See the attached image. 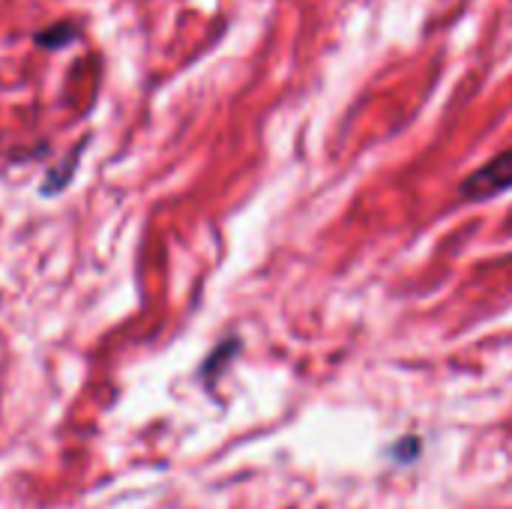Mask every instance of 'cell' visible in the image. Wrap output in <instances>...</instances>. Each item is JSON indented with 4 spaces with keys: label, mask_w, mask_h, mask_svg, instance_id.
<instances>
[{
    "label": "cell",
    "mask_w": 512,
    "mask_h": 509,
    "mask_svg": "<svg viewBox=\"0 0 512 509\" xmlns=\"http://www.w3.org/2000/svg\"><path fill=\"white\" fill-rule=\"evenodd\" d=\"M507 189H512V147L480 165L474 174H468L459 186V195L465 201H489Z\"/></svg>",
    "instance_id": "cell-1"
},
{
    "label": "cell",
    "mask_w": 512,
    "mask_h": 509,
    "mask_svg": "<svg viewBox=\"0 0 512 509\" xmlns=\"http://www.w3.org/2000/svg\"><path fill=\"white\" fill-rule=\"evenodd\" d=\"M72 36H75V27H72V24H66V21H60V24H54V27H48V30L36 33V42H39V45H45V48H60V45L72 42Z\"/></svg>",
    "instance_id": "cell-2"
}]
</instances>
